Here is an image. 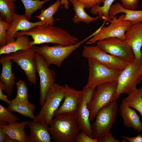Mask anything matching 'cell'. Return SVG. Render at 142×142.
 Wrapping results in <instances>:
<instances>
[{
  "label": "cell",
  "instance_id": "cell-1",
  "mask_svg": "<svg viewBox=\"0 0 142 142\" xmlns=\"http://www.w3.org/2000/svg\"><path fill=\"white\" fill-rule=\"evenodd\" d=\"M21 35L31 36L33 39L32 46L45 43L67 46L79 42L77 38L66 30L48 24L38 25L28 31H18L15 34L14 38Z\"/></svg>",
  "mask_w": 142,
  "mask_h": 142
},
{
  "label": "cell",
  "instance_id": "cell-2",
  "mask_svg": "<svg viewBox=\"0 0 142 142\" xmlns=\"http://www.w3.org/2000/svg\"><path fill=\"white\" fill-rule=\"evenodd\" d=\"M49 125V131L55 142H75L80 129L74 115L63 114L54 116Z\"/></svg>",
  "mask_w": 142,
  "mask_h": 142
},
{
  "label": "cell",
  "instance_id": "cell-3",
  "mask_svg": "<svg viewBox=\"0 0 142 142\" xmlns=\"http://www.w3.org/2000/svg\"><path fill=\"white\" fill-rule=\"evenodd\" d=\"M94 35L93 33L77 43L69 46H64L56 44L50 46L44 44L38 47L33 45L32 48L39 54L50 65L53 64L60 67L64 61L75 50L84 42Z\"/></svg>",
  "mask_w": 142,
  "mask_h": 142
},
{
  "label": "cell",
  "instance_id": "cell-4",
  "mask_svg": "<svg viewBox=\"0 0 142 142\" xmlns=\"http://www.w3.org/2000/svg\"><path fill=\"white\" fill-rule=\"evenodd\" d=\"M142 60L135 58L121 73L117 82L116 98L123 94L128 95L134 91L142 81Z\"/></svg>",
  "mask_w": 142,
  "mask_h": 142
},
{
  "label": "cell",
  "instance_id": "cell-5",
  "mask_svg": "<svg viewBox=\"0 0 142 142\" xmlns=\"http://www.w3.org/2000/svg\"><path fill=\"white\" fill-rule=\"evenodd\" d=\"M87 59L89 74L85 87L95 89L103 84L117 82L123 70L111 69L93 58Z\"/></svg>",
  "mask_w": 142,
  "mask_h": 142
},
{
  "label": "cell",
  "instance_id": "cell-6",
  "mask_svg": "<svg viewBox=\"0 0 142 142\" xmlns=\"http://www.w3.org/2000/svg\"><path fill=\"white\" fill-rule=\"evenodd\" d=\"M117 82L106 83L100 85L93 98L88 105L89 120L93 121L99 111L113 101L116 100Z\"/></svg>",
  "mask_w": 142,
  "mask_h": 142
},
{
  "label": "cell",
  "instance_id": "cell-7",
  "mask_svg": "<svg viewBox=\"0 0 142 142\" xmlns=\"http://www.w3.org/2000/svg\"><path fill=\"white\" fill-rule=\"evenodd\" d=\"M118 109V104L116 100H115L99 111L95 121L91 124L94 138L99 139L110 132Z\"/></svg>",
  "mask_w": 142,
  "mask_h": 142
},
{
  "label": "cell",
  "instance_id": "cell-8",
  "mask_svg": "<svg viewBox=\"0 0 142 142\" xmlns=\"http://www.w3.org/2000/svg\"><path fill=\"white\" fill-rule=\"evenodd\" d=\"M64 97V86L54 83L48 92L45 102L36 118L42 119L49 125Z\"/></svg>",
  "mask_w": 142,
  "mask_h": 142
},
{
  "label": "cell",
  "instance_id": "cell-9",
  "mask_svg": "<svg viewBox=\"0 0 142 142\" xmlns=\"http://www.w3.org/2000/svg\"><path fill=\"white\" fill-rule=\"evenodd\" d=\"M36 52L31 48L26 50H20L5 55L7 58L12 60L24 72L28 82L36 85L37 67Z\"/></svg>",
  "mask_w": 142,
  "mask_h": 142
},
{
  "label": "cell",
  "instance_id": "cell-10",
  "mask_svg": "<svg viewBox=\"0 0 142 142\" xmlns=\"http://www.w3.org/2000/svg\"><path fill=\"white\" fill-rule=\"evenodd\" d=\"M123 14L118 18L115 16L109 21L110 24L107 27L103 26L96 34L86 42L87 44H91L97 41L110 37H115L124 40L125 32L132 24L128 21L122 20Z\"/></svg>",
  "mask_w": 142,
  "mask_h": 142
},
{
  "label": "cell",
  "instance_id": "cell-11",
  "mask_svg": "<svg viewBox=\"0 0 142 142\" xmlns=\"http://www.w3.org/2000/svg\"><path fill=\"white\" fill-rule=\"evenodd\" d=\"M96 43V45L106 53L123 60L131 62L135 58L130 46L119 38L110 37Z\"/></svg>",
  "mask_w": 142,
  "mask_h": 142
},
{
  "label": "cell",
  "instance_id": "cell-12",
  "mask_svg": "<svg viewBox=\"0 0 142 142\" xmlns=\"http://www.w3.org/2000/svg\"><path fill=\"white\" fill-rule=\"evenodd\" d=\"M83 56L87 59L92 58L111 69L122 71L130 63L107 53L95 46H84Z\"/></svg>",
  "mask_w": 142,
  "mask_h": 142
},
{
  "label": "cell",
  "instance_id": "cell-13",
  "mask_svg": "<svg viewBox=\"0 0 142 142\" xmlns=\"http://www.w3.org/2000/svg\"><path fill=\"white\" fill-rule=\"evenodd\" d=\"M37 73L40 79L39 102L40 105L44 104L47 94L54 84L55 73L49 68V65L44 59L36 52Z\"/></svg>",
  "mask_w": 142,
  "mask_h": 142
},
{
  "label": "cell",
  "instance_id": "cell-14",
  "mask_svg": "<svg viewBox=\"0 0 142 142\" xmlns=\"http://www.w3.org/2000/svg\"><path fill=\"white\" fill-rule=\"evenodd\" d=\"M64 101L55 112L54 116L63 114L74 115L80 106L85 92L83 89L78 90L67 84L64 86Z\"/></svg>",
  "mask_w": 142,
  "mask_h": 142
},
{
  "label": "cell",
  "instance_id": "cell-15",
  "mask_svg": "<svg viewBox=\"0 0 142 142\" xmlns=\"http://www.w3.org/2000/svg\"><path fill=\"white\" fill-rule=\"evenodd\" d=\"M83 89L85 92L83 99L78 110L74 115L82 131L94 138L89 120V112L88 106L93 98L95 89L87 88L84 87Z\"/></svg>",
  "mask_w": 142,
  "mask_h": 142
},
{
  "label": "cell",
  "instance_id": "cell-16",
  "mask_svg": "<svg viewBox=\"0 0 142 142\" xmlns=\"http://www.w3.org/2000/svg\"><path fill=\"white\" fill-rule=\"evenodd\" d=\"M44 24L40 21L34 22H30L24 14L14 13L7 31V44L15 40L14 36L17 32L28 31L37 25Z\"/></svg>",
  "mask_w": 142,
  "mask_h": 142
},
{
  "label": "cell",
  "instance_id": "cell-17",
  "mask_svg": "<svg viewBox=\"0 0 142 142\" xmlns=\"http://www.w3.org/2000/svg\"><path fill=\"white\" fill-rule=\"evenodd\" d=\"M30 132L27 136V142H51V137L49 125L43 120L36 118L28 121Z\"/></svg>",
  "mask_w": 142,
  "mask_h": 142
},
{
  "label": "cell",
  "instance_id": "cell-18",
  "mask_svg": "<svg viewBox=\"0 0 142 142\" xmlns=\"http://www.w3.org/2000/svg\"><path fill=\"white\" fill-rule=\"evenodd\" d=\"M125 41L132 49L135 58L141 57L142 22L132 24L126 31Z\"/></svg>",
  "mask_w": 142,
  "mask_h": 142
},
{
  "label": "cell",
  "instance_id": "cell-19",
  "mask_svg": "<svg viewBox=\"0 0 142 142\" xmlns=\"http://www.w3.org/2000/svg\"><path fill=\"white\" fill-rule=\"evenodd\" d=\"M11 60L6 58L5 56L1 57L0 60L2 65L0 83L3 87L4 91L8 96L11 95L16 83L14 75L12 70V63Z\"/></svg>",
  "mask_w": 142,
  "mask_h": 142
},
{
  "label": "cell",
  "instance_id": "cell-20",
  "mask_svg": "<svg viewBox=\"0 0 142 142\" xmlns=\"http://www.w3.org/2000/svg\"><path fill=\"white\" fill-rule=\"evenodd\" d=\"M120 115L124 125L139 132H142V123L135 110L128 106L123 100L119 107Z\"/></svg>",
  "mask_w": 142,
  "mask_h": 142
},
{
  "label": "cell",
  "instance_id": "cell-21",
  "mask_svg": "<svg viewBox=\"0 0 142 142\" xmlns=\"http://www.w3.org/2000/svg\"><path fill=\"white\" fill-rule=\"evenodd\" d=\"M124 13L122 20L128 21L132 24L142 22V10H135L129 9L123 7L118 3L112 5L109 11L110 20L117 14Z\"/></svg>",
  "mask_w": 142,
  "mask_h": 142
},
{
  "label": "cell",
  "instance_id": "cell-22",
  "mask_svg": "<svg viewBox=\"0 0 142 142\" xmlns=\"http://www.w3.org/2000/svg\"><path fill=\"white\" fill-rule=\"evenodd\" d=\"M0 126L3 128L7 134L17 142H27V136L25 128L28 121H23L7 124L6 122L0 121Z\"/></svg>",
  "mask_w": 142,
  "mask_h": 142
},
{
  "label": "cell",
  "instance_id": "cell-23",
  "mask_svg": "<svg viewBox=\"0 0 142 142\" xmlns=\"http://www.w3.org/2000/svg\"><path fill=\"white\" fill-rule=\"evenodd\" d=\"M16 38L14 41L0 47V55H7L20 50H27L32 46V41L27 36L21 35Z\"/></svg>",
  "mask_w": 142,
  "mask_h": 142
},
{
  "label": "cell",
  "instance_id": "cell-24",
  "mask_svg": "<svg viewBox=\"0 0 142 142\" xmlns=\"http://www.w3.org/2000/svg\"><path fill=\"white\" fill-rule=\"evenodd\" d=\"M7 108L12 112L18 113L33 120L36 119V116L34 115V113L35 106L33 103L29 102L18 103L12 101V103L8 105Z\"/></svg>",
  "mask_w": 142,
  "mask_h": 142
},
{
  "label": "cell",
  "instance_id": "cell-25",
  "mask_svg": "<svg viewBox=\"0 0 142 142\" xmlns=\"http://www.w3.org/2000/svg\"><path fill=\"white\" fill-rule=\"evenodd\" d=\"M73 6V9L75 13V15L72 19L74 23H78L80 22L87 24L98 20V16L92 17L88 15L85 11L84 6L77 0H69Z\"/></svg>",
  "mask_w": 142,
  "mask_h": 142
},
{
  "label": "cell",
  "instance_id": "cell-26",
  "mask_svg": "<svg viewBox=\"0 0 142 142\" xmlns=\"http://www.w3.org/2000/svg\"><path fill=\"white\" fill-rule=\"evenodd\" d=\"M61 5L60 1L57 0L47 9L42 10L40 14L36 16L35 17L39 19L44 24L53 25L54 21L53 16Z\"/></svg>",
  "mask_w": 142,
  "mask_h": 142
},
{
  "label": "cell",
  "instance_id": "cell-27",
  "mask_svg": "<svg viewBox=\"0 0 142 142\" xmlns=\"http://www.w3.org/2000/svg\"><path fill=\"white\" fill-rule=\"evenodd\" d=\"M127 105L137 111L142 116V88H136L123 99Z\"/></svg>",
  "mask_w": 142,
  "mask_h": 142
},
{
  "label": "cell",
  "instance_id": "cell-28",
  "mask_svg": "<svg viewBox=\"0 0 142 142\" xmlns=\"http://www.w3.org/2000/svg\"><path fill=\"white\" fill-rule=\"evenodd\" d=\"M16 0H0V16L10 23L15 13Z\"/></svg>",
  "mask_w": 142,
  "mask_h": 142
},
{
  "label": "cell",
  "instance_id": "cell-29",
  "mask_svg": "<svg viewBox=\"0 0 142 142\" xmlns=\"http://www.w3.org/2000/svg\"><path fill=\"white\" fill-rule=\"evenodd\" d=\"M115 0H104L103 5L100 6L95 4L90 9L91 13L95 15H98L99 19L102 18L104 22L109 21V11L112 3Z\"/></svg>",
  "mask_w": 142,
  "mask_h": 142
},
{
  "label": "cell",
  "instance_id": "cell-30",
  "mask_svg": "<svg viewBox=\"0 0 142 142\" xmlns=\"http://www.w3.org/2000/svg\"><path fill=\"white\" fill-rule=\"evenodd\" d=\"M24 7L25 12L24 15L29 21L33 14L41 9L43 5L50 0H20Z\"/></svg>",
  "mask_w": 142,
  "mask_h": 142
},
{
  "label": "cell",
  "instance_id": "cell-31",
  "mask_svg": "<svg viewBox=\"0 0 142 142\" xmlns=\"http://www.w3.org/2000/svg\"><path fill=\"white\" fill-rule=\"evenodd\" d=\"M17 94L12 102L18 103H25L29 102L28 98V89L25 82L21 79L16 82Z\"/></svg>",
  "mask_w": 142,
  "mask_h": 142
},
{
  "label": "cell",
  "instance_id": "cell-32",
  "mask_svg": "<svg viewBox=\"0 0 142 142\" xmlns=\"http://www.w3.org/2000/svg\"><path fill=\"white\" fill-rule=\"evenodd\" d=\"M1 104H0V121L8 123V124L17 122L19 117L14 114Z\"/></svg>",
  "mask_w": 142,
  "mask_h": 142
},
{
  "label": "cell",
  "instance_id": "cell-33",
  "mask_svg": "<svg viewBox=\"0 0 142 142\" xmlns=\"http://www.w3.org/2000/svg\"><path fill=\"white\" fill-rule=\"evenodd\" d=\"M10 23L0 16V47L6 45L7 31Z\"/></svg>",
  "mask_w": 142,
  "mask_h": 142
},
{
  "label": "cell",
  "instance_id": "cell-34",
  "mask_svg": "<svg viewBox=\"0 0 142 142\" xmlns=\"http://www.w3.org/2000/svg\"><path fill=\"white\" fill-rule=\"evenodd\" d=\"M75 142H98V139L92 138L82 131L77 135Z\"/></svg>",
  "mask_w": 142,
  "mask_h": 142
},
{
  "label": "cell",
  "instance_id": "cell-35",
  "mask_svg": "<svg viewBox=\"0 0 142 142\" xmlns=\"http://www.w3.org/2000/svg\"><path fill=\"white\" fill-rule=\"evenodd\" d=\"M121 5L124 8L131 10L136 9L138 7L139 0H121Z\"/></svg>",
  "mask_w": 142,
  "mask_h": 142
},
{
  "label": "cell",
  "instance_id": "cell-36",
  "mask_svg": "<svg viewBox=\"0 0 142 142\" xmlns=\"http://www.w3.org/2000/svg\"><path fill=\"white\" fill-rule=\"evenodd\" d=\"M83 4L85 8H91L94 5H100L103 2L104 0H77Z\"/></svg>",
  "mask_w": 142,
  "mask_h": 142
},
{
  "label": "cell",
  "instance_id": "cell-37",
  "mask_svg": "<svg viewBox=\"0 0 142 142\" xmlns=\"http://www.w3.org/2000/svg\"><path fill=\"white\" fill-rule=\"evenodd\" d=\"M119 140L115 138L112 133L109 132L98 139V142H119Z\"/></svg>",
  "mask_w": 142,
  "mask_h": 142
},
{
  "label": "cell",
  "instance_id": "cell-38",
  "mask_svg": "<svg viewBox=\"0 0 142 142\" xmlns=\"http://www.w3.org/2000/svg\"><path fill=\"white\" fill-rule=\"evenodd\" d=\"M120 137L122 142H142V134L139 133L137 136L134 137L122 136Z\"/></svg>",
  "mask_w": 142,
  "mask_h": 142
},
{
  "label": "cell",
  "instance_id": "cell-39",
  "mask_svg": "<svg viewBox=\"0 0 142 142\" xmlns=\"http://www.w3.org/2000/svg\"><path fill=\"white\" fill-rule=\"evenodd\" d=\"M4 88L2 84L0 83V100L6 103L8 105L12 102V100H9L7 97L3 93Z\"/></svg>",
  "mask_w": 142,
  "mask_h": 142
},
{
  "label": "cell",
  "instance_id": "cell-40",
  "mask_svg": "<svg viewBox=\"0 0 142 142\" xmlns=\"http://www.w3.org/2000/svg\"><path fill=\"white\" fill-rule=\"evenodd\" d=\"M7 136L3 128L0 126V142H5Z\"/></svg>",
  "mask_w": 142,
  "mask_h": 142
},
{
  "label": "cell",
  "instance_id": "cell-41",
  "mask_svg": "<svg viewBox=\"0 0 142 142\" xmlns=\"http://www.w3.org/2000/svg\"><path fill=\"white\" fill-rule=\"evenodd\" d=\"M60 3L61 5H64V7L65 9H68L69 8V2L68 0H61Z\"/></svg>",
  "mask_w": 142,
  "mask_h": 142
},
{
  "label": "cell",
  "instance_id": "cell-42",
  "mask_svg": "<svg viewBox=\"0 0 142 142\" xmlns=\"http://www.w3.org/2000/svg\"><path fill=\"white\" fill-rule=\"evenodd\" d=\"M17 142V141H16L14 139H12V138H11V137L9 136L8 135L7 137L6 138L5 141V142Z\"/></svg>",
  "mask_w": 142,
  "mask_h": 142
},
{
  "label": "cell",
  "instance_id": "cell-43",
  "mask_svg": "<svg viewBox=\"0 0 142 142\" xmlns=\"http://www.w3.org/2000/svg\"><path fill=\"white\" fill-rule=\"evenodd\" d=\"M141 60H142V69H141V72L142 73V51H141Z\"/></svg>",
  "mask_w": 142,
  "mask_h": 142
}]
</instances>
